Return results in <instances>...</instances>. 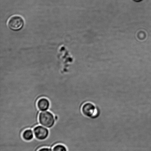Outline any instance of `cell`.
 Returning <instances> with one entry per match:
<instances>
[{"label": "cell", "mask_w": 151, "mask_h": 151, "mask_svg": "<svg viewBox=\"0 0 151 151\" xmlns=\"http://www.w3.org/2000/svg\"><path fill=\"white\" fill-rule=\"evenodd\" d=\"M81 114L86 118L96 119L100 114L99 109L95 103L90 101H85L81 105Z\"/></svg>", "instance_id": "6da1fadb"}, {"label": "cell", "mask_w": 151, "mask_h": 151, "mask_svg": "<svg viewBox=\"0 0 151 151\" xmlns=\"http://www.w3.org/2000/svg\"><path fill=\"white\" fill-rule=\"evenodd\" d=\"M38 121L40 125L48 129L52 128L56 122L55 116L49 111L40 112L38 116Z\"/></svg>", "instance_id": "7a4b0ae2"}, {"label": "cell", "mask_w": 151, "mask_h": 151, "mask_svg": "<svg viewBox=\"0 0 151 151\" xmlns=\"http://www.w3.org/2000/svg\"><path fill=\"white\" fill-rule=\"evenodd\" d=\"M7 25L10 30L14 32H18L21 30L24 26V21L22 16L16 15L10 17Z\"/></svg>", "instance_id": "3957f363"}, {"label": "cell", "mask_w": 151, "mask_h": 151, "mask_svg": "<svg viewBox=\"0 0 151 151\" xmlns=\"http://www.w3.org/2000/svg\"><path fill=\"white\" fill-rule=\"evenodd\" d=\"M33 131L35 138L39 140L46 139L49 135V129L41 125L35 126Z\"/></svg>", "instance_id": "277c9868"}, {"label": "cell", "mask_w": 151, "mask_h": 151, "mask_svg": "<svg viewBox=\"0 0 151 151\" xmlns=\"http://www.w3.org/2000/svg\"><path fill=\"white\" fill-rule=\"evenodd\" d=\"M50 106L51 104L50 100L46 98H41L37 102V107L40 112L48 111Z\"/></svg>", "instance_id": "5b68a950"}, {"label": "cell", "mask_w": 151, "mask_h": 151, "mask_svg": "<svg viewBox=\"0 0 151 151\" xmlns=\"http://www.w3.org/2000/svg\"><path fill=\"white\" fill-rule=\"evenodd\" d=\"M22 138L26 141H30L35 138L33 129H30L24 130L22 134Z\"/></svg>", "instance_id": "8992f818"}, {"label": "cell", "mask_w": 151, "mask_h": 151, "mask_svg": "<svg viewBox=\"0 0 151 151\" xmlns=\"http://www.w3.org/2000/svg\"><path fill=\"white\" fill-rule=\"evenodd\" d=\"M53 151H68V149L64 145L59 144L56 145L52 148Z\"/></svg>", "instance_id": "52a82bcc"}, {"label": "cell", "mask_w": 151, "mask_h": 151, "mask_svg": "<svg viewBox=\"0 0 151 151\" xmlns=\"http://www.w3.org/2000/svg\"><path fill=\"white\" fill-rule=\"evenodd\" d=\"M38 151H53L52 149L48 147H44L41 148Z\"/></svg>", "instance_id": "ba28073f"}, {"label": "cell", "mask_w": 151, "mask_h": 151, "mask_svg": "<svg viewBox=\"0 0 151 151\" xmlns=\"http://www.w3.org/2000/svg\"><path fill=\"white\" fill-rule=\"evenodd\" d=\"M134 1H142V0H134Z\"/></svg>", "instance_id": "9c48e42d"}, {"label": "cell", "mask_w": 151, "mask_h": 151, "mask_svg": "<svg viewBox=\"0 0 151 151\" xmlns=\"http://www.w3.org/2000/svg\"><path fill=\"white\" fill-rule=\"evenodd\" d=\"M0 140H6V139H0Z\"/></svg>", "instance_id": "30bf717a"}]
</instances>
